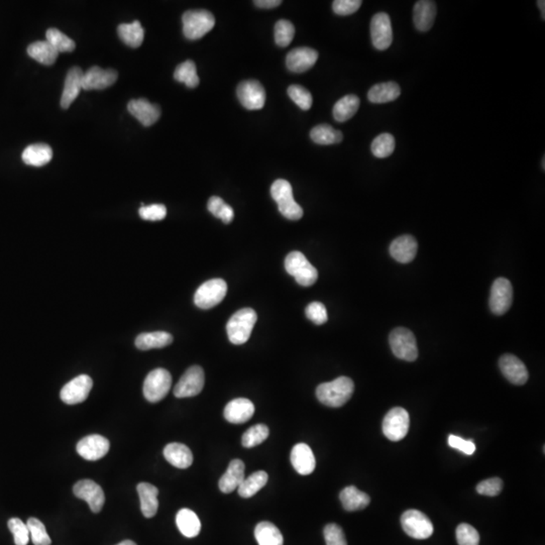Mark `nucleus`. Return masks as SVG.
<instances>
[{
  "instance_id": "obj_42",
  "label": "nucleus",
  "mask_w": 545,
  "mask_h": 545,
  "mask_svg": "<svg viewBox=\"0 0 545 545\" xmlns=\"http://www.w3.org/2000/svg\"><path fill=\"white\" fill-rule=\"evenodd\" d=\"M46 41L50 43L59 54L73 52L75 50V41L55 27L49 29L46 32Z\"/></svg>"
},
{
  "instance_id": "obj_41",
  "label": "nucleus",
  "mask_w": 545,
  "mask_h": 545,
  "mask_svg": "<svg viewBox=\"0 0 545 545\" xmlns=\"http://www.w3.org/2000/svg\"><path fill=\"white\" fill-rule=\"evenodd\" d=\"M174 78L178 82L184 83L189 88L197 87L200 82L197 74L196 65L191 60L182 63L176 68Z\"/></svg>"
},
{
  "instance_id": "obj_40",
  "label": "nucleus",
  "mask_w": 545,
  "mask_h": 545,
  "mask_svg": "<svg viewBox=\"0 0 545 545\" xmlns=\"http://www.w3.org/2000/svg\"><path fill=\"white\" fill-rule=\"evenodd\" d=\"M310 138L315 143L328 146L340 143L342 141L343 136L342 132L336 131L331 125L319 124L313 127Z\"/></svg>"
},
{
  "instance_id": "obj_14",
  "label": "nucleus",
  "mask_w": 545,
  "mask_h": 545,
  "mask_svg": "<svg viewBox=\"0 0 545 545\" xmlns=\"http://www.w3.org/2000/svg\"><path fill=\"white\" fill-rule=\"evenodd\" d=\"M238 101L243 104V108L249 110H257L265 106L266 91L263 85L256 80L243 81L238 85Z\"/></svg>"
},
{
  "instance_id": "obj_17",
  "label": "nucleus",
  "mask_w": 545,
  "mask_h": 545,
  "mask_svg": "<svg viewBox=\"0 0 545 545\" xmlns=\"http://www.w3.org/2000/svg\"><path fill=\"white\" fill-rule=\"evenodd\" d=\"M110 449L108 438L99 435L86 436L78 442L76 449L86 461H98L105 456Z\"/></svg>"
},
{
  "instance_id": "obj_18",
  "label": "nucleus",
  "mask_w": 545,
  "mask_h": 545,
  "mask_svg": "<svg viewBox=\"0 0 545 545\" xmlns=\"http://www.w3.org/2000/svg\"><path fill=\"white\" fill-rule=\"evenodd\" d=\"M118 73L113 69H101V67H91L85 72L82 78V89L102 90L110 87L117 82Z\"/></svg>"
},
{
  "instance_id": "obj_22",
  "label": "nucleus",
  "mask_w": 545,
  "mask_h": 545,
  "mask_svg": "<svg viewBox=\"0 0 545 545\" xmlns=\"http://www.w3.org/2000/svg\"><path fill=\"white\" fill-rule=\"evenodd\" d=\"M418 243L414 236H401L392 242L390 245V254L392 257L401 264H408L416 257Z\"/></svg>"
},
{
  "instance_id": "obj_38",
  "label": "nucleus",
  "mask_w": 545,
  "mask_h": 545,
  "mask_svg": "<svg viewBox=\"0 0 545 545\" xmlns=\"http://www.w3.org/2000/svg\"><path fill=\"white\" fill-rule=\"evenodd\" d=\"M120 39L132 48H139L145 38V31L141 23L134 20L132 24H122L117 27Z\"/></svg>"
},
{
  "instance_id": "obj_56",
  "label": "nucleus",
  "mask_w": 545,
  "mask_h": 545,
  "mask_svg": "<svg viewBox=\"0 0 545 545\" xmlns=\"http://www.w3.org/2000/svg\"><path fill=\"white\" fill-rule=\"evenodd\" d=\"M449 444L452 449H459L463 454L470 456L475 451V445L473 440H466L460 436L449 435Z\"/></svg>"
},
{
  "instance_id": "obj_29",
  "label": "nucleus",
  "mask_w": 545,
  "mask_h": 545,
  "mask_svg": "<svg viewBox=\"0 0 545 545\" xmlns=\"http://www.w3.org/2000/svg\"><path fill=\"white\" fill-rule=\"evenodd\" d=\"M164 456L168 463L178 468H187L193 463V454L189 447L178 442L166 445Z\"/></svg>"
},
{
  "instance_id": "obj_24",
  "label": "nucleus",
  "mask_w": 545,
  "mask_h": 545,
  "mask_svg": "<svg viewBox=\"0 0 545 545\" xmlns=\"http://www.w3.org/2000/svg\"><path fill=\"white\" fill-rule=\"evenodd\" d=\"M255 413V405L245 398H238L231 401L224 408V418L233 424H242L249 421Z\"/></svg>"
},
{
  "instance_id": "obj_7",
  "label": "nucleus",
  "mask_w": 545,
  "mask_h": 545,
  "mask_svg": "<svg viewBox=\"0 0 545 545\" xmlns=\"http://www.w3.org/2000/svg\"><path fill=\"white\" fill-rule=\"evenodd\" d=\"M172 386V376L165 368L152 371L143 382V395L148 402L157 403L163 400Z\"/></svg>"
},
{
  "instance_id": "obj_23",
  "label": "nucleus",
  "mask_w": 545,
  "mask_h": 545,
  "mask_svg": "<svg viewBox=\"0 0 545 545\" xmlns=\"http://www.w3.org/2000/svg\"><path fill=\"white\" fill-rule=\"evenodd\" d=\"M290 460L296 472L302 475L312 474L316 467L312 449L306 444H297L292 449Z\"/></svg>"
},
{
  "instance_id": "obj_43",
  "label": "nucleus",
  "mask_w": 545,
  "mask_h": 545,
  "mask_svg": "<svg viewBox=\"0 0 545 545\" xmlns=\"http://www.w3.org/2000/svg\"><path fill=\"white\" fill-rule=\"evenodd\" d=\"M395 138L391 134H381L373 141L371 150L376 158L385 159L391 156L395 150Z\"/></svg>"
},
{
  "instance_id": "obj_33",
  "label": "nucleus",
  "mask_w": 545,
  "mask_h": 545,
  "mask_svg": "<svg viewBox=\"0 0 545 545\" xmlns=\"http://www.w3.org/2000/svg\"><path fill=\"white\" fill-rule=\"evenodd\" d=\"M400 94L401 88L397 83H380L368 90V98L372 103H387L396 101Z\"/></svg>"
},
{
  "instance_id": "obj_31",
  "label": "nucleus",
  "mask_w": 545,
  "mask_h": 545,
  "mask_svg": "<svg viewBox=\"0 0 545 545\" xmlns=\"http://www.w3.org/2000/svg\"><path fill=\"white\" fill-rule=\"evenodd\" d=\"M22 158L25 165L43 167L52 160L53 150L46 143H34L25 148Z\"/></svg>"
},
{
  "instance_id": "obj_28",
  "label": "nucleus",
  "mask_w": 545,
  "mask_h": 545,
  "mask_svg": "<svg viewBox=\"0 0 545 545\" xmlns=\"http://www.w3.org/2000/svg\"><path fill=\"white\" fill-rule=\"evenodd\" d=\"M140 497L141 513L146 518H153L157 514L159 508L158 495L159 490L154 485L140 483L136 487Z\"/></svg>"
},
{
  "instance_id": "obj_46",
  "label": "nucleus",
  "mask_w": 545,
  "mask_h": 545,
  "mask_svg": "<svg viewBox=\"0 0 545 545\" xmlns=\"http://www.w3.org/2000/svg\"><path fill=\"white\" fill-rule=\"evenodd\" d=\"M295 27L289 20H280L275 25V41L279 47H287L293 41Z\"/></svg>"
},
{
  "instance_id": "obj_25",
  "label": "nucleus",
  "mask_w": 545,
  "mask_h": 545,
  "mask_svg": "<svg viewBox=\"0 0 545 545\" xmlns=\"http://www.w3.org/2000/svg\"><path fill=\"white\" fill-rule=\"evenodd\" d=\"M84 73L79 67H73L67 73L64 89L61 97V106L64 109L70 108L82 90V78Z\"/></svg>"
},
{
  "instance_id": "obj_35",
  "label": "nucleus",
  "mask_w": 545,
  "mask_h": 545,
  "mask_svg": "<svg viewBox=\"0 0 545 545\" xmlns=\"http://www.w3.org/2000/svg\"><path fill=\"white\" fill-rule=\"evenodd\" d=\"M255 537L259 545H283L284 538L279 528L271 522H259L255 528Z\"/></svg>"
},
{
  "instance_id": "obj_16",
  "label": "nucleus",
  "mask_w": 545,
  "mask_h": 545,
  "mask_svg": "<svg viewBox=\"0 0 545 545\" xmlns=\"http://www.w3.org/2000/svg\"><path fill=\"white\" fill-rule=\"evenodd\" d=\"M74 495L86 501L94 513H99L105 502V496L101 486L91 480H82L75 484Z\"/></svg>"
},
{
  "instance_id": "obj_15",
  "label": "nucleus",
  "mask_w": 545,
  "mask_h": 545,
  "mask_svg": "<svg viewBox=\"0 0 545 545\" xmlns=\"http://www.w3.org/2000/svg\"><path fill=\"white\" fill-rule=\"evenodd\" d=\"M371 38L374 47L379 51L390 48L393 41L391 20L386 13H378L371 20Z\"/></svg>"
},
{
  "instance_id": "obj_44",
  "label": "nucleus",
  "mask_w": 545,
  "mask_h": 545,
  "mask_svg": "<svg viewBox=\"0 0 545 545\" xmlns=\"http://www.w3.org/2000/svg\"><path fill=\"white\" fill-rule=\"evenodd\" d=\"M207 208L210 211L211 214L222 219L224 224H231L233 220L234 211L233 207L224 203L220 197H211L210 200H208Z\"/></svg>"
},
{
  "instance_id": "obj_55",
  "label": "nucleus",
  "mask_w": 545,
  "mask_h": 545,
  "mask_svg": "<svg viewBox=\"0 0 545 545\" xmlns=\"http://www.w3.org/2000/svg\"><path fill=\"white\" fill-rule=\"evenodd\" d=\"M363 2L361 0H335L333 4V11L338 15H350L357 13Z\"/></svg>"
},
{
  "instance_id": "obj_50",
  "label": "nucleus",
  "mask_w": 545,
  "mask_h": 545,
  "mask_svg": "<svg viewBox=\"0 0 545 545\" xmlns=\"http://www.w3.org/2000/svg\"><path fill=\"white\" fill-rule=\"evenodd\" d=\"M8 528L15 537V545H27L30 540V531L27 524L20 518H11L8 521Z\"/></svg>"
},
{
  "instance_id": "obj_53",
  "label": "nucleus",
  "mask_w": 545,
  "mask_h": 545,
  "mask_svg": "<svg viewBox=\"0 0 545 545\" xmlns=\"http://www.w3.org/2000/svg\"><path fill=\"white\" fill-rule=\"evenodd\" d=\"M306 316L317 326L326 323L328 320L326 306L320 302H312L306 307Z\"/></svg>"
},
{
  "instance_id": "obj_6",
  "label": "nucleus",
  "mask_w": 545,
  "mask_h": 545,
  "mask_svg": "<svg viewBox=\"0 0 545 545\" xmlns=\"http://www.w3.org/2000/svg\"><path fill=\"white\" fill-rule=\"evenodd\" d=\"M389 342L396 358L406 361H414L418 358L416 338L409 329L404 327L394 329L390 335Z\"/></svg>"
},
{
  "instance_id": "obj_5",
  "label": "nucleus",
  "mask_w": 545,
  "mask_h": 545,
  "mask_svg": "<svg viewBox=\"0 0 545 545\" xmlns=\"http://www.w3.org/2000/svg\"><path fill=\"white\" fill-rule=\"evenodd\" d=\"M183 34L188 39H199L214 27L212 13L203 9L188 11L182 16Z\"/></svg>"
},
{
  "instance_id": "obj_10",
  "label": "nucleus",
  "mask_w": 545,
  "mask_h": 545,
  "mask_svg": "<svg viewBox=\"0 0 545 545\" xmlns=\"http://www.w3.org/2000/svg\"><path fill=\"white\" fill-rule=\"evenodd\" d=\"M410 417L401 407L390 410L383 421V433L391 442H400L409 431Z\"/></svg>"
},
{
  "instance_id": "obj_27",
  "label": "nucleus",
  "mask_w": 545,
  "mask_h": 545,
  "mask_svg": "<svg viewBox=\"0 0 545 545\" xmlns=\"http://www.w3.org/2000/svg\"><path fill=\"white\" fill-rule=\"evenodd\" d=\"M245 463L241 460H233L229 463L226 472L220 477L219 490L224 494H229L238 489L245 480Z\"/></svg>"
},
{
  "instance_id": "obj_21",
  "label": "nucleus",
  "mask_w": 545,
  "mask_h": 545,
  "mask_svg": "<svg viewBox=\"0 0 545 545\" xmlns=\"http://www.w3.org/2000/svg\"><path fill=\"white\" fill-rule=\"evenodd\" d=\"M319 59V53L312 48H297L287 55V68L294 73H303L309 70Z\"/></svg>"
},
{
  "instance_id": "obj_51",
  "label": "nucleus",
  "mask_w": 545,
  "mask_h": 545,
  "mask_svg": "<svg viewBox=\"0 0 545 545\" xmlns=\"http://www.w3.org/2000/svg\"><path fill=\"white\" fill-rule=\"evenodd\" d=\"M140 217L143 220L148 222H160L163 220L167 215V208L163 204H152V205L143 206L139 210Z\"/></svg>"
},
{
  "instance_id": "obj_49",
  "label": "nucleus",
  "mask_w": 545,
  "mask_h": 545,
  "mask_svg": "<svg viewBox=\"0 0 545 545\" xmlns=\"http://www.w3.org/2000/svg\"><path fill=\"white\" fill-rule=\"evenodd\" d=\"M456 534L459 545H479V532L470 524H460L456 528Z\"/></svg>"
},
{
  "instance_id": "obj_36",
  "label": "nucleus",
  "mask_w": 545,
  "mask_h": 545,
  "mask_svg": "<svg viewBox=\"0 0 545 545\" xmlns=\"http://www.w3.org/2000/svg\"><path fill=\"white\" fill-rule=\"evenodd\" d=\"M27 54L32 59L46 66L55 64L59 53L47 41H34L27 48Z\"/></svg>"
},
{
  "instance_id": "obj_57",
  "label": "nucleus",
  "mask_w": 545,
  "mask_h": 545,
  "mask_svg": "<svg viewBox=\"0 0 545 545\" xmlns=\"http://www.w3.org/2000/svg\"><path fill=\"white\" fill-rule=\"evenodd\" d=\"M255 4H256L257 8H274L282 4V1H280V0H257V1H255Z\"/></svg>"
},
{
  "instance_id": "obj_32",
  "label": "nucleus",
  "mask_w": 545,
  "mask_h": 545,
  "mask_svg": "<svg viewBox=\"0 0 545 545\" xmlns=\"http://www.w3.org/2000/svg\"><path fill=\"white\" fill-rule=\"evenodd\" d=\"M173 342V336L166 331L141 333L136 338V347L141 351L153 349H163Z\"/></svg>"
},
{
  "instance_id": "obj_47",
  "label": "nucleus",
  "mask_w": 545,
  "mask_h": 545,
  "mask_svg": "<svg viewBox=\"0 0 545 545\" xmlns=\"http://www.w3.org/2000/svg\"><path fill=\"white\" fill-rule=\"evenodd\" d=\"M27 528H29L32 544L34 545L51 544V542H52L51 541V537H49L47 530H46L43 522L32 517V518L27 520Z\"/></svg>"
},
{
  "instance_id": "obj_52",
  "label": "nucleus",
  "mask_w": 545,
  "mask_h": 545,
  "mask_svg": "<svg viewBox=\"0 0 545 545\" xmlns=\"http://www.w3.org/2000/svg\"><path fill=\"white\" fill-rule=\"evenodd\" d=\"M323 533L326 545H347L342 528L338 524H327Z\"/></svg>"
},
{
  "instance_id": "obj_26",
  "label": "nucleus",
  "mask_w": 545,
  "mask_h": 545,
  "mask_svg": "<svg viewBox=\"0 0 545 545\" xmlns=\"http://www.w3.org/2000/svg\"><path fill=\"white\" fill-rule=\"evenodd\" d=\"M436 4L431 0H421L413 9V22L419 32H428L435 24Z\"/></svg>"
},
{
  "instance_id": "obj_45",
  "label": "nucleus",
  "mask_w": 545,
  "mask_h": 545,
  "mask_svg": "<svg viewBox=\"0 0 545 545\" xmlns=\"http://www.w3.org/2000/svg\"><path fill=\"white\" fill-rule=\"evenodd\" d=\"M269 433H270V430L265 424H257V425L252 426L243 433L242 444L248 449L257 447V445L265 442L268 438Z\"/></svg>"
},
{
  "instance_id": "obj_9",
  "label": "nucleus",
  "mask_w": 545,
  "mask_h": 545,
  "mask_svg": "<svg viewBox=\"0 0 545 545\" xmlns=\"http://www.w3.org/2000/svg\"><path fill=\"white\" fill-rule=\"evenodd\" d=\"M401 525L406 534L414 539H428L433 533V524L418 510H408L401 517Z\"/></svg>"
},
{
  "instance_id": "obj_12",
  "label": "nucleus",
  "mask_w": 545,
  "mask_h": 545,
  "mask_svg": "<svg viewBox=\"0 0 545 545\" xmlns=\"http://www.w3.org/2000/svg\"><path fill=\"white\" fill-rule=\"evenodd\" d=\"M513 301V287L506 278H498L492 285L490 308L496 315L505 314Z\"/></svg>"
},
{
  "instance_id": "obj_2",
  "label": "nucleus",
  "mask_w": 545,
  "mask_h": 545,
  "mask_svg": "<svg viewBox=\"0 0 545 545\" xmlns=\"http://www.w3.org/2000/svg\"><path fill=\"white\" fill-rule=\"evenodd\" d=\"M257 319V312L252 308H243L234 313L226 324L229 342L236 345L247 342Z\"/></svg>"
},
{
  "instance_id": "obj_11",
  "label": "nucleus",
  "mask_w": 545,
  "mask_h": 545,
  "mask_svg": "<svg viewBox=\"0 0 545 545\" xmlns=\"http://www.w3.org/2000/svg\"><path fill=\"white\" fill-rule=\"evenodd\" d=\"M205 383L203 368L199 366H190L181 377L174 388V395L177 398H189L200 394Z\"/></svg>"
},
{
  "instance_id": "obj_58",
  "label": "nucleus",
  "mask_w": 545,
  "mask_h": 545,
  "mask_svg": "<svg viewBox=\"0 0 545 545\" xmlns=\"http://www.w3.org/2000/svg\"><path fill=\"white\" fill-rule=\"evenodd\" d=\"M537 6H538V8H539L540 11H541L542 18H544V20H545V1H544V0H538Z\"/></svg>"
},
{
  "instance_id": "obj_20",
  "label": "nucleus",
  "mask_w": 545,
  "mask_h": 545,
  "mask_svg": "<svg viewBox=\"0 0 545 545\" xmlns=\"http://www.w3.org/2000/svg\"><path fill=\"white\" fill-rule=\"evenodd\" d=\"M127 110L141 124L150 127L156 124L161 117V108L157 104L150 103L147 99H134L127 104Z\"/></svg>"
},
{
  "instance_id": "obj_30",
  "label": "nucleus",
  "mask_w": 545,
  "mask_h": 545,
  "mask_svg": "<svg viewBox=\"0 0 545 545\" xmlns=\"http://www.w3.org/2000/svg\"><path fill=\"white\" fill-rule=\"evenodd\" d=\"M340 502L347 511H358L365 509L371 502L370 496L359 491L357 487L350 486L343 489L340 494Z\"/></svg>"
},
{
  "instance_id": "obj_8",
  "label": "nucleus",
  "mask_w": 545,
  "mask_h": 545,
  "mask_svg": "<svg viewBox=\"0 0 545 545\" xmlns=\"http://www.w3.org/2000/svg\"><path fill=\"white\" fill-rule=\"evenodd\" d=\"M227 284L222 279H212L203 283L194 295V303L201 309H210L218 305L226 295Z\"/></svg>"
},
{
  "instance_id": "obj_54",
  "label": "nucleus",
  "mask_w": 545,
  "mask_h": 545,
  "mask_svg": "<svg viewBox=\"0 0 545 545\" xmlns=\"http://www.w3.org/2000/svg\"><path fill=\"white\" fill-rule=\"evenodd\" d=\"M502 489L503 481L499 477L485 480L477 486V492L480 495L490 496V497L499 495Z\"/></svg>"
},
{
  "instance_id": "obj_48",
  "label": "nucleus",
  "mask_w": 545,
  "mask_h": 545,
  "mask_svg": "<svg viewBox=\"0 0 545 545\" xmlns=\"http://www.w3.org/2000/svg\"><path fill=\"white\" fill-rule=\"evenodd\" d=\"M288 95L297 105L302 110L312 108L313 103L312 95L306 88L301 85H291L288 88Z\"/></svg>"
},
{
  "instance_id": "obj_37",
  "label": "nucleus",
  "mask_w": 545,
  "mask_h": 545,
  "mask_svg": "<svg viewBox=\"0 0 545 545\" xmlns=\"http://www.w3.org/2000/svg\"><path fill=\"white\" fill-rule=\"evenodd\" d=\"M359 103L361 101L356 95H345L333 106V117L338 122H345L351 120L358 111Z\"/></svg>"
},
{
  "instance_id": "obj_1",
  "label": "nucleus",
  "mask_w": 545,
  "mask_h": 545,
  "mask_svg": "<svg viewBox=\"0 0 545 545\" xmlns=\"http://www.w3.org/2000/svg\"><path fill=\"white\" fill-rule=\"evenodd\" d=\"M354 391L352 380L340 377L333 381L320 384L316 389V397L320 403L328 407H342L352 398Z\"/></svg>"
},
{
  "instance_id": "obj_39",
  "label": "nucleus",
  "mask_w": 545,
  "mask_h": 545,
  "mask_svg": "<svg viewBox=\"0 0 545 545\" xmlns=\"http://www.w3.org/2000/svg\"><path fill=\"white\" fill-rule=\"evenodd\" d=\"M268 480L269 475L264 470H259L250 475L249 477H245L243 483L238 487V495L245 499L252 497L266 486Z\"/></svg>"
},
{
  "instance_id": "obj_34",
  "label": "nucleus",
  "mask_w": 545,
  "mask_h": 545,
  "mask_svg": "<svg viewBox=\"0 0 545 545\" xmlns=\"http://www.w3.org/2000/svg\"><path fill=\"white\" fill-rule=\"evenodd\" d=\"M176 524L180 532L188 538L196 537L200 533L201 522L198 516L192 510L186 508L178 512L176 516Z\"/></svg>"
},
{
  "instance_id": "obj_13",
  "label": "nucleus",
  "mask_w": 545,
  "mask_h": 545,
  "mask_svg": "<svg viewBox=\"0 0 545 545\" xmlns=\"http://www.w3.org/2000/svg\"><path fill=\"white\" fill-rule=\"evenodd\" d=\"M94 387V381L87 375H80L67 383L60 393L63 402L68 405L84 402Z\"/></svg>"
},
{
  "instance_id": "obj_59",
  "label": "nucleus",
  "mask_w": 545,
  "mask_h": 545,
  "mask_svg": "<svg viewBox=\"0 0 545 545\" xmlns=\"http://www.w3.org/2000/svg\"><path fill=\"white\" fill-rule=\"evenodd\" d=\"M117 545H136V544H134V542L132 541V540H124V541H122L120 544Z\"/></svg>"
},
{
  "instance_id": "obj_60",
  "label": "nucleus",
  "mask_w": 545,
  "mask_h": 545,
  "mask_svg": "<svg viewBox=\"0 0 545 545\" xmlns=\"http://www.w3.org/2000/svg\"><path fill=\"white\" fill-rule=\"evenodd\" d=\"M542 169H544V170H545V159H544H544H542Z\"/></svg>"
},
{
  "instance_id": "obj_4",
  "label": "nucleus",
  "mask_w": 545,
  "mask_h": 545,
  "mask_svg": "<svg viewBox=\"0 0 545 545\" xmlns=\"http://www.w3.org/2000/svg\"><path fill=\"white\" fill-rule=\"evenodd\" d=\"M285 269L289 275L295 278L296 282L300 286H312L319 278L316 268L308 261L302 252L297 250L290 252L285 259Z\"/></svg>"
},
{
  "instance_id": "obj_19",
  "label": "nucleus",
  "mask_w": 545,
  "mask_h": 545,
  "mask_svg": "<svg viewBox=\"0 0 545 545\" xmlns=\"http://www.w3.org/2000/svg\"><path fill=\"white\" fill-rule=\"evenodd\" d=\"M501 372L508 381L517 386H522L528 381V371L523 361L513 354H504L499 361Z\"/></svg>"
},
{
  "instance_id": "obj_3",
  "label": "nucleus",
  "mask_w": 545,
  "mask_h": 545,
  "mask_svg": "<svg viewBox=\"0 0 545 545\" xmlns=\"http://www.w3.org/2000/svg\"><path fill=\"white\" fill-rule=\"evenodd\" d=\"M271 195L283 217L290 220H299L303 217L302 207L294 200L293 189L288 181L276 180L271 187Z\"/></svg>"
}]
</instances>
